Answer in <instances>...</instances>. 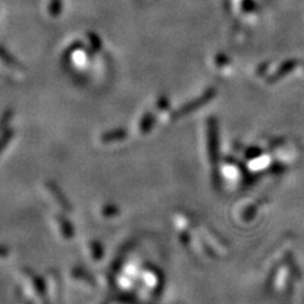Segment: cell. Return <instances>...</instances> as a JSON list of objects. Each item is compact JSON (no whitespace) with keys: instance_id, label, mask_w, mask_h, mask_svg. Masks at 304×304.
Instances as JSON below:
<instances>
[{"instance_id":"1","label":"cell","mask_w":304,"mask_h":304,"mask_svg":"<svg viewBox=\"0 0 304 304\" xmlns=\"http://www.w3.org/2000/svg\"><path fill=\"white\" fill-rule=\"evenodd\" d=\"M47 189H48L49 194L52 195V198L55 199V202L61 207L62 211H65V212L71 211V206H70L69 200L66 199V197L62 194V192L60 190V188H58L57 185L53 183V181H48V183H47Z\"/></svg>"},{"instance_id":"2","label":"cell","mask_w":304,"mask_h":304,"mask_svg":"<svg viewBox=\"0 0 304 304\" xmlns=\"http://www.w3.org/2000/svg\"><path fill=\"white\" fill-rule=\"evenodd\" d=\"M127 136H128V132H127L126 128H115L101 134L100 141L103 143H112L117 142V141L126 140Z\"/></svg>"},{"instance_id":"3","label":"cell","mask_w":304,"mask_h":304,"mask_svg":"<svg viewBox=\"0 0 304 304\" xmlns=\"http://www.w3.org/2000/svg\"><path fill=\"white\" fill-rule=\"evenodd\" d=\"M56 225H57L58 228H60V232L61 235L63 236V239L70 240L74 237L75 231L69 219L65 218L63 216H58L57 218H56Z\"/></svg>"},{"instance_id":"4","label":"cell","mask_w":304,"mask_h":304,"mask_svg":"<svg viewBox=\"0 0 304 304\" xmlns=\"http://www.w3.org/2000/svg\"><path fill=\"white\" fill-rule=\"evenodd\" d=\"M156 123V117L152 112H147L142 115L140 122V132L142 134H147L152 131Z\"/></svg>"},{"instance_id":"5","label":"cell","mask_w":304,"mask_h":304,"mask_svg":"<svg viewBox=\"0 0 304 304\" xmlns=\"http://www.w3.org/2000/svg\"><path fill=\"white\" fill-rule=\"evenodd\" d=\"M0 58L3 60V62H5L6 65L10 66V67H15V69H23L22 63L16 60L8 49L4 48L3 46H0Z\"/></svg>"},{"instance_id":"6","label":"cell","mask_w":304,"mask_h":304,"mask_svg":"<svg viewBox=\"0 0 304 304\" xmlns=\"http://www.w3.org/2000/svg\"><path fill=\"white\" fill-rule=\"evenodd\" d=\"M71 275L74 279L81 280L82 283H85V284L89 285V287H94V285H95V280H94V278L91 277L88 272H85L84 269L75 268L74 270H72Z\"/></svg>"},{"instance_id":"7","label":"cell","mask_w":304,"mask_h":304,"mask_svg":"<svg viewBox=\"0 0 304 304\" xmlns=\"http://www.w3.org/2000/svg\"><path fill=\"white\" fill-rule=\"evenodd\" d=\"M103 255H104V250H103V246H101L100 242H90V256H93L94 260L99 261L100 259H103Z\"/></svg>"},{"instance_id":"8","label":"cell","mask_w":304,"mask_h":304,"mask_svg":"<svg viewBox=\"0 0 304 304\" xmlns=\"http://www.w3.org/2000/svg\"><path fill=\"white\" fill-rule=\"evenodd\" d=\"M14 137V129L13 128H6L3 132V134L0 136V154L3 152L4 148L8 146V143L10 142L11 138Z\"/></svg>"},{"instance_id":"9","label":"cell","mask_w":304,"mask_h":304,"mask_svg":"<svg viewBox=\"0 0 304 304\" xmlns=\"http://www.w3.org/2000/svg\"><path fill=\"white\" fill-rule=\"evenodd\" d=\"M101 214L104 217H108V218H113V217L118 216L119 214V209H118L117 206L114 204H105L101 209Z\"/></svg>"},{"instance_id":"10","label":"cell","mask_w":304,"mask_h":304,"mask_svg":"<svg viewBox=\"0 0 304 304\" xmlns=\"http://www.w3.org/2000/svg\"><path fill=\"white\" fill-rule=\"evenodd\" d=\"M61 9H62V1L61 0H51L49 3L48 11L52 16H57L61 13Z\"/></svg>"},{"instance_id":"11","label":"cell","mask_w":304,"mask_h":304,"mask_svg":"<svg viewBox=\"0 0 304 304\" xmlns=\"http://www.w3.org/2000/svg\"><path fill=\"white\" fill-rule=\"evenodd\" d=\"M88 37H89V39H90V44H91V47H93L94 51H96V52L100 51L101 47H103V43H101V41H100V38L98 37V34H95V33L91 32V33H89Z\"/></svg>"},{"instance_id":"12","label":"cell","mask_w":304,"mask_h":304,"mask_svg":"<svg viewBox=\"0 0 304 304\" xmlns=\"http://www.w3.org/2000/svg\"><path fill=\"white\" fill-rule=\"evenodd\" d=\"M11 118H13V110L11 109L5 110L4 114L1 115V118H0V131H3V129L5 128L6 124L11 121Z\"/></svg>"},{"instance_id":"13","label":"cell","mask_w":304,"mask_h":304,"mask_svg":"<svg viewBox=\"0 0 304 304\" xmlns=\"http://www.w3.org/2000/svg\"><path fill=\"white\" fill-rule=\"evenodd\" d=\"M157 107H159L160 109H167V108H169V99H167L166 96H161V98L159 99V101H157Z\"/></svg>"},{"instance_id":"14","label":"cell","mask_w":304,"mask_h":304,"mask_svg":"<svg viewBox=\"0 0 304 304\" xmlns=\"http://www.w3.org/2000/svg\"><path fill=\"white\" fill-rule=\"evenodd\" d=\"M9 254V250L5 246H0V259L6 258Z\"/></svg>"}]
</instances>
